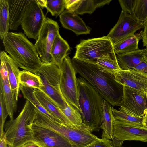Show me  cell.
I'll return each mask as SVG.
<instances>
[{
  "mask_svg": "<svg viewBox=\"0 0 147 147\" xmlns=\"http://www.w3.org/2000/svg\"><path fill=\"white\" fill-rule=\"evenodd\" d=\"M60 66V88L61 93L66 101L80 111L76 73L71 59L68 55L64 59Z\"/></svg>",
  "mask_w": 147,
  "mask_h": 147,
  "instance_id": "ba28073f",
  "label": "cell"
},
{
  "mask_svg": "<svg viewBox=\"0 0 147 147\" xmlns=\"http://www.w3.org/2000/svg\"><path fill=\"white\" fill-rule=\"evenodd\" d=\"M141 39V32L129 36L113 45L116 55L124 53L138 49V43Z\"/></svg>",
  "mask_w": 147,
  "mask_h": 147,
  "instance_id": "d4e9b609",
  "label": "cell"
},
{
  "mask_svg": "<svg viewBox=\"0 0 147 147\" xmlns=\"http://www.w3.org/2000/svg\"><path fill=\"white\" fill-rule=\"evenodd\" d=\"M32 129L33 140L41 147H78L60 134L35 122Z\"/></svg>",
  "mask_w": 147,
  "mask_h": 147,
  "instance_id": "4fadbf2b",
  "label": "cell"
},
{
  "mask_svg": "<svg viewBox=\"0 0 147 147\" xmlns=\"http://www.w3.org/2000/svg\"><path fill=\"white\" fill-rule=\"evenodd\" d=\"M132 69L140 71L147 74V54L143 60Z\"/></svg>",
  "mask_w": 147,
  "mask_h": 147,
  "instance_id": "8d00e7d4",
  "label": "cell"
},
{
  "mask_svg": "<svg viewBox=\"0 0 147 147\" xmlns=\"http://www.w3.org/2000/svg\"><path fill=\"white\" fill-rule=\"evenodd\" d=\"M71 61L76 74L84 78L112 106H120L123 96V86L114 75L100 71L96 64L73 58Z\"/></svg>",
  "mask_w": 147,
  "mask_h": 147,
  "instance_id": "6da1fadb",
  "label": "cell"
},
{
  "mask_svg": "<svg viewBox=\"0 0 147 147\" xmlns=\"http://www.w3.org/2000/svg\"><path fill=\"white\" fill-rule=\"evenodd\" d=\"M113 116L115 119L126 123L143 126V118L132 114L120 107L119 110L112 107Z\"/></svg>",
  "mask_w": 147,
  "mask_h": 147,
  "instance_id": "f546056e",
  "label": "cell"
},
{
  "mask_svg": "<svg viewBox=\"0 0 147 147\" xmlns=\"http://www.w3.org/2000/svg\"><path fill=\"white\" fill-rule=\"evenodd\" d=\"M46 17L36 0H31L28 6L21 21L24 34L29 38L36 41Z\"/></svg>",
  "mask_w": 147,
  "mask_h": 147,
  "instance_id": "8fae6325",
  "label": "cell"
},
{
  "mask_svg": "<svg viewBox=\"0 0 147 147\" xmlns=\"http://www.w3.org/2000/svg\"><path fill=\"white\" fill-rule=\"evenodd\" d=\"M115 80L126 86L147 93V74L134 69H121L114 74Z\"/></svg>",
  "mask_w": 147,
  "mask_h": 147,
  "instance_id": "9a60e30c",
  "label": "cell"
},
{
  "mask_svg": "<svg viewBox=\"0 0 147 147\" xmlns=\"http://www.w3.org/2000/svg\"><path fill=\"white\" fill-rule=\"evenodd\" d=\"M70 47L67 42L59 33L52 45L51 54L53 61L60 66L64 59L68 55Z\"/></svg>",
  "mask_w": 147,
  "mask_h": 147,
  "instance_id": "603a6c76",
  "label": "cell"
},
{
  "mask_svg": "<svg viewBox=\"0 0 147 147\" xmlns=\"http://www.w3.org/2000/svg\"><path fill=\"white\" fill-rule=\"evenodd\" d=\"M143 30L141 31L143 46H147V20L144 22Z\"/></svg>",
  "mask_w": 147,
  "mask_h": 147,
  "instance_id": "74e56055",
  "label": "cell"
},
{
  "mask_svg": "<svg viewBox=\"0 0 147 147\" xmlns=\"http://www.w3.org/2000/svg\"><path fill=\"white\" fill-rule=\"evenodd\" d=\"M144 51L145 53L147 54V46H146V49H144Z\"/></svg>",
  "mask_w": 147,
  "mask_h": 147,
  "instance_id": "7bdbcfd3",
  "label": "cell"
},
{
  "mask_svg": "<svg viewBox=\"0 0 147 147\" xmlns=\"http://www.w3.org/2000/svg\"><path fill=\"white\" fill-rule=\"evenodd\" d=\"M78 102L83 123L91 132L101 129L103 98L83 78H77Z\"/></svg>",
  "mask_w": 147,
  "mask_h": 147,
  "instance_id": "3957f363",
  "label": "cell"
},
{
  "mask_svg": "<svg viewBox=\"0 0 147 147\" xmlns=\"http://www.w3.org/2000/svg\"><path fill=\"white\" fill-rule=\"evenodd\" d=\"M18 81L19 84L33 89H40L43 86L41 79L39 76L25 70L20 72Z\"/></svg>",
  "mask_w": 147,
  "mask_h": 147,
  "instance_id": "83f0119b",
  "label": "cell"
},
{
  "mask_svg": "<svg viewBox=\"0 0 147 147\" xmlns=\"http://www.w3.org/2000/svg\"><path fill=\"white\" fill-rule=\"evenodd\" d=\"M0 59L4 61L5 64L10 87L14 97L17 101L20 90L18 77L20 71L19 67L9 55L4 51H1Z\"/></svg>",
  "mask_w": 147,
  "mask_h": 147,
  "instance_id": "ac0fdd59",
  "label": "cell"
},
{
  "mask_svg": "<svg viewBox=\"0 0 147 147\" xmlns=\"http://www.w3.org/2000/svg\"><path fill=\"white\" fill-rule=\"evenodd\" d=\"M114 147H122V146H121V147H115V146H114Z\"/></svg>",
  "mask_w": 147,
  "mask_h": 147,
  "instance_id": "f6af8a7d",
  "label": "cell"
},
{
  "mask_svg": "<svg viewBox=\"0 0 147 147\" xmlns=\"http://www.w3.org/2000/svg\"><path fill=\"white\" fill-rule=\"evenodd\" d=\"M111 140L113 144L115 147L122 146L125 140L137 141L147 143V128L114 118Z\"/></svg>",
  "mask_w": 147,
  "mask_h": 147,
  "instance_id": "30bf717a",
  "label": "cell"
},
{
  "mask_svg": "<svg viewBox=\"0 0 147 147\" xmlns=\"http://www.w3.org/2000/svg\"><path fill=\"white\" fill-rule=\"evenodd\" d=\"M76 49L73 58L92 64H96L100 58L116 56L113 45L107 36L82 40Z\"/></svg>",
  "mask_w": 147,
  "mask_h": 147,
  "instance_id": "8992f818",
  "label": "cell"
},
{
  "mask_svg": "<svg viewBox=\"0 0 147 147\" xmlns=\"http://www.w3.org/2000/svg\"><path fill=\"white\" fill-rule=\"evenodd\" d=\"M0 147H12L6 140L4 135L0 138Z\"/></svg>",
  "mask_w": 147,
  "mask_h": 147,
  "instance_id": "ab89813d",
  "label": "cell"
},
{
  "mask_svg": "<svg viewBox=\"0 0 147 147\" xmlns=\"http://www.w3.org/2000/svg\"><path fill=\"white\" fill-rule=\"evenodd\" d=\"M59 21L64 28L71 30L76 35L90 34L91 29L82 18L74 12L64 10L59 16Z\"/></svg>",
  "mask_w": 147,
  "mask_h": 147,
  "instance_id": "e0dca14e",
  "label": "cell"
},
{
  "mask_svg": "<svg viewBox=\"0 0 147 147\" xmlns=\"http://www.w3.org/2000/svg\"><path fill=\"white\" fill-rule=\"evenodd\" d=\"M8 115V113L2 92L0 89V138L4 135L5 123Z\"/></svg>",
  "mask_w": 147,
  "mask_h": 147,
  "instance_id": "836d02e7",
  "label": "cell"
},
{
  "mask_svg": "<svg viewBox=\"0 0 147 147\" xmlns=\"http://www.w3.org/2000/svg\"><path fill=\"white\" fill-rule=\"evenodd\" d=\"M22 147H41L37 143L32 140L24 144Z\"/></svg>",
  "mask_w": 147,
  "mask_h": 147,
  "instance_id": "f35d334b",
  "label": "cell"
},
{
  "mask_svg": "<svg viewBox=\"0 0 147 147\" xmlns=\"http://www.w3.org/2000/svg\"><path fill=\"white\" fill-rule=\"evenodd\" d=\"M10 20L7 0H0V38L3 40L9 32Z\"/></svg>",
  "mask_w": 147,
  "mask_h": 147,
  "instance_id": "4316f807",
  "label": "cell"
},
{
  "mask_svg": "<svg viewBox=\"0 0 147 147\" xmlns=\"http://www.w3.org/2000/svg\"><path fill=\"white\" fill-rule=\"evenodd\" d=\"M36 113V108L26 100L17 117L5 123L4 137L12 147H22L26 143L33 140L32 126Z\"/></svg>",
  "mask_w": 147,
  "mask_h": 147,
  "instance_id": "277c9868",
  "label": "cell"
},
{
  "mask_svg": "<svg viewBox=\"0 0 147 147\" xmlns=\"http://www.w3.org/2000/svg\"><path fill=\"white\" fill-rule=\"evenodd\" d=\"M111 105L103 99L102 102L103 115L100 129L102 130L101 137L109 140L112 139L114 118Z\"/></svg>",
  "mask_w": 147,
  "mask_h": 147,
  "instance_id": "7402d4cb",
  "label": "cell"
},
{
  "mask_svg": "<svg viewBox=\"0 0 147 147\" xmlns=\"http://www.w3.org/2000/svg\"><path fill=\"white\" fill-rule=\"evenodd\" d=\"M144 27V22L121 11L119 19L107 35L113 45Z\"/></svg>",
  "mask_w": 147,
  "mask_h": 147,
  "instance_id": "7c38bea8",
  "label": "cell"
},
{
  "mask_svg": "<svg viewBox=\"0 0 147 147\" xmlns=\"http://www.w3.org/2000/svg\"><path fill=\"white\" fill-rule=\"evenodd\" d=\"M36 1L42 8H46L47 0H36Z\"/></svg>",
  "mask_w": 147,
  "mask_h": 147,
  "instance_id": "60d3db41",
  "label": "cell"
},
{
  "mask_svg": "<svg viewBox=\"0 0 147 147\" xmlns=\"http://www.w3.org/2000/svg\"><path fill=\"white\" fill-rule=\"evenodd\" d=\"M59 28L55 21L46 17L34 44L39 57L42 63H48L53 61L51 54V47Z\"/></svg>",
  "mask_w": 147,
  "mask_h": 147,
  "instance_id": "9c48e42d",
  "label": "cell"
},
{
  "mask_svg": "<svg viewBox=\"0 0 147 147\" xmlns=\"http://www.w3.org/2000/svg\"><path fill=\"white\" fill-rule=\"evenodd\" d=\"M19 88L24 98L28 100L40 112L55 121L63 123L59 119L50 114L43 107L35 96L34 89L24 86L20 84Z\"/></svg>",
  "mask_w": 147,
  "mask_h": 147,
  "instance_id": "484cf974",
  "label": "cell"
},
{
  "mask_svg": "<svg viewBox=\"0 0 147 147\" xmlns=\"http://www.w3.org/2000/svg\"><path fill=\"white\" fill-rule=\"evenodd\" d=\"M133 15L143 22L147 20V0H137Z\"/></svg>",
  "mask_w": 147,
  "mask_h": 147,
  "instance_id": "d6a6232c",
  "label": "cell"
},
{
  "mask_svg": "<svg viewBox=\"0 0 147 147\" xmlns=\"http://www.w3.org/2000/svg\"><path fill=\"white\" fill-rule=\"evenodd\" d=\"M10 30H17L21 25L25 11L31 0H7Z\"/></svg>",
  "mask_w": 147,
  "mask_h": 147,
  "instance_id": "ffe728a7",
  "label": "cell"
},
{
  "mask_svg": "<svg viewBox=\"0 0 147 147\" xmlns=\"http://www.w3.org/2000/svg\"><path fill=\"white\" fill-rule=\"evenodd\" d=\"M34 122L58 133L78 147H84L100 139L92 134L83 123L78 126L59 123L48 118L37 109Z\"/></svg>",
  "mask_w": 147,
  "mask_h": 147,
  "instance_id": "5b68a950",
  "label": "cell"
},
{
  "mask_svg": "<svg viewBox=\"0 0 147 147\" xmlns=\"http://www.w3.org/2000/svg\"><path fill=\"white\" fill-rule=\"evenodd\" d=\"M96 64L100 71L113 75L117 71L121 69L119 65L116 56L99 58Z\"/></svg>",
  "mask_w": 147,
  "mask_h": 147,
  "instance_id": "f1b7e54d",
  "label": "cell"
},
{
  "mask_svg": "<svg viewBox=\"0 0 147 147\" xmlns=\"http://www.w3.org/2000/svg\"><path fill=\"white\" fill-rule=\"evenodd\" d=\"M84 147H114L112 141L107 139H99Z\"/></svg>",
  "mask_w": 147,
  "mask_h": 147,
  "instance_id": "d590c367",
  "label": "cell"
},
{
  "mask_svg": "<svg viewBox=\"0 0 147 147\" xmlns=\"http://www.w3.org/2000/svg\"><path fill=\"white\" fill-rule=\"evenodd\" d=\"M144 49L116 55L118 62L122 70L132 69L143 60L146 55Z\"/></svg>",
  "mask_w": 147,
  "mask_h": 147,
  "instance_id": "44dd1931",
  "label": "cell"
},
{
  "mask_svg": "<svg viewBox=\"0 0 147 147\" xmlns=\"http://www.w3.org/2000/svg\"><path fill=\"white\" fill-rule=\"evenodd\" d=\"M146 95H147V93L146 94ZM147 110L146 111V113H145V115H144V116H147Z\"/></svg>",
  "mask_w": 147,
  "mask_h": 147,
  "instance_id": "ee69618b",
  "label": "cell"
},
{
  "mask_svg": "<svg viewBox=\"0 0 147 147\" xmlns=\"http://www.w3.org/2000/svg\"><path fill=\"white\" fill-rule=\"evenodd\" d=\"M35 74L40 77L43 85L40 90L49 96L60 108H64L67 101L60 89V65L54 61L48 63H42Z\"/></svg>",
  "mask_w": 147,
  "mask_h": 147,
  "instance_id": "52a82bcc",
  "label": "cell"
},
{
  "mask_svg": "<svg viewBox=\"0 0 147 147\" xmlns=\"http://www.w3.org/2000/svg\"><path fill=\"white\" fill-rule=\"evenodd\" d=\"M60 109L74 125L78 126L83 124L82 116L80 111L67 102L64 108Z\"/></svg>",
  "mask_w": 147,
  "mask_h": 147,
  "instance_id": "4dcf8cb0",
  "label": "cell"
},
{
  "mask_svg": "<svg viewBox=\"0 0 147 147\" xmlns=\"http://www.w3.org/2000/svg\"><path fill=\"white\" fill-rule=\"evenodd\" d=\"M137 0H119L118 1L122 11L128 14L133 15Z\"/></svg>",
  "mask_w": 147,
  "mask_h": 147,
  "instance_id": "e575fe53",
  "label": "cell"
},
{
  "mask_svg": "<svg viewBox=\"0 0 147 147\" xmlns=\"http://www.w3.org/2000/svg\"><path fill=\"white\" fill-rule=\"evenodd\" d=\"M6 52L20 68L36 74L42 62L35 45L30 42L24 34L9 32L3 40Z\"/></svg>",
  "mask_w": 147,
  "mask_h": 147,
  "instance_id": "7a4b0ae2",
  "label": "cell"
},
{
  "mask_svg": "<svg viewBox=\"0 0 147 147\" xmlns=\"http://www.w3.org/2000/svg\"><path fill=\"white\" fill-rule=\"evenodd\" d=\"M0 89L2 90L4 99L10 120L14 119V115L17 109V101L15 99L11 89L9 79L0 78Z\"/></svg>",
  "mask_w": 147,
  "mask_h": 147,
  "instance_id": "cb8c5ba5",
  "label": "cell"
},
{
  "mask_svg": "<svg viewBox=\"0 0 147 147\" xmlns=\"http://www.w3.org/2000/svg\"><path fill=\"white\" fill-rule=\"evenodd\" d=\"M111 0H64L67 10L77 14H92L96 9L109 4Z\"/></svg>",
  "mask_w": 147,
  "mask_h": 147,
  "instance_id": "2e32d148",
  "label": "cell"
},
{
  "mask_svg": "<svg viewBox=\"0 0 147 147\" xmlns=\"http://www.w3.org/2000/svg\"><path fill=\"white\" fill-rule=\"evenodd\" d=\"M142 124L143 126L147 128V115L144 116L143 119Z\"/></svg>",
  "mask_w": 147,
  "mask_h": 147,
  "instance_id": "b9f144b4",
  "label": "cell"
},
{
  "mask_svg": "<svg viewBox=\"0 0 147 147\" xmlns=\"http://www.w3.org/2000/svg\"><path fill=\"white\" fill-rule=\"evenodd\" d=\"M34 90L36 98L48 113L65 124L78 126L72 123L60 108L45 92L40 89H34Z\"/></svg>",
  "mask_w": 147,
  "mask_h": 147,
  "instance_id": "d6986e66",
  "label": "cell"
},
{
  "mask_svg": "<svg viewBox=\"0 0 147 147\" xmlns=\"http://www.w3.org/2000/svg\"><path fill=\"white\" fill-rule=\"evenodd\" d=\"M123 86V96L120 107L132 114L143 118L147 109V93Z\"/></svg>",
  "mask_w": 147,
  "mask_h": 147,
  "instance_id": "5bb4252c",
  "label": "cell"
},
{
  "mask_svg": "<svg viewBox=\"0 0 147 147\" xmlns=\"http://www.w3.org/2000/svg\"><path fill=\"white\" fill-rule=\"evenodd\" d=\"M46 8L52 16L57 17L64 11V0H47Z\"/></svg>",
  "mask_w": 147,
  "mask_h": 147,
  "instance_id": "1f68e13d",
  "label": "cell"
}]
</instances>
